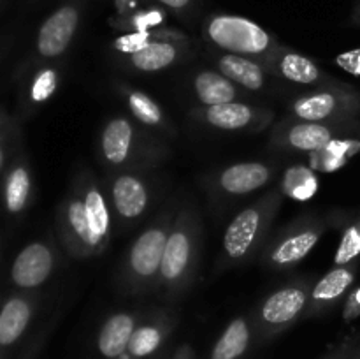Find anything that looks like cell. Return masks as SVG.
Returning a JSON list of instances; mask_svg holds the SVG:
<instances>
[{
    "label": "cell",
    "mask_w": 360,
    "mask_h": 359,
    "mask_svg": "<svg viewBox=\"0 0 360 359\" xmlns=\"http://www.w3.org/2000/svg\"><path fill=\"white\" fill-rule=\"evenodd\" d=\"M357 132V123L340 122V123H322V122H283L273 132V144L281 150L301 151V153H313L330 143L336 137L352 136Z\"/></svg>",
    "instance_id": "cell-7"
},
{
    "label": "cell",
    "mask_w": 360,
    "mask_h": 359,
    "mask_svg": "<svg viewBox=\"0 0 360 359\" xmlns=\"http://www.w3.org/2000/svg\"><path fill=\"white\" fill-rule=\"evenodd\" d=\"M218 69L236 87H241L245 90L259 92L266 87V69H264V65L259 60L250 58V56L225 53V55L218 58Z\"/></svg>",
    "instance_id": "cell-20"
},
{
    "label": "cell",
    "mask_w": 360,
    "mask_h": 359,
    "mask_svg": "<svg viewBox=\"0 0 360 359\" xmlns=\"http://www.w3.org/2000/svg\"><path fill=\"white\" fill-rule=\"evenodd\" d=\"M77 185H79L81 194H83L84 211H86L91 234L97 241L98 250L102 252L108 246L109 238H111V215H109L108 201H105L101 187L97 185V182L88 172L77 182Z\"/></svg>",
    "instance_id": "cell-19"
},
{
    "label": "cell",
    "mask_w": 360,
    "mask_h": 359,
    "mask_svg": "<svg viewBox=\"0 0 360 359\" xmlns=\"http://www.w3.org/2000/svg\"><path fill=\"white\" fill-rule=\"evenodd\" d=\"M165 322H146L136 327L129 341V352L132 358H146L153 354L164 341Z\"/></svg>",
    "instance_id": "cell-28"
},
{
    "label": "cell",
    "mask_w": 360,
    "mask_h": 359,
    "mask_svg": "<svg viewBox=\"0 0 360 359\" xmlns=\"http://www.w3.org/2000/svg\"><path fill=\"white\" fill-rule=\"evenodd\" d=\"M122 92L127 106H129V111L132 113L137 122L146 127H167L164 111L155 99H151L144 92L134 90L129 87H122Z\"/></svg>",
    "instance_id": "cell-27"
},
{
    "label": "cell",
    "mask_w": 360,
    "mask_h": 359,
    "mask_svg": "<svg viewBox=\"0 0 360 359\" xmlns=\"http://www.w3.org/2000/svg\"><path fill=\"white\" fill-rule=\"evenodd\" d=\"M274 169L266 162H238L217 176V187L227 196H246L264 189L273 180Z\"/></svg>",
    "instance_id": "cell-15"
},
{
    "label": "cell",
    "mask_w": 360,
    "mask_h": 359,
    "mask_svg": "<svg viewBox=\"0 0 360 359\" xmlns=\"http://www.w3.org/2000/svg\"><path fill=\"white\" fill-rule=\"evenodd\" d=\"M360 151V137H336L320 150L308 155V165L316 172H336Z\"/></svg>",
    "instance_id": "cell-21"
},
{
    "label": "cell",
    "mask_w": 360,
    "mask_h": 359,
    "mask_svg": "<svg viewBox=\"0 0 360 359\" xmlns=\"http://www.w3.org/2000/svg\"><path fill=\"white\" fill-rule=\"evenodd\" d=\"M136 327V317L132 313L120 312L109 317L97 338L101 354L105 355L108 359L120 358L129 348V341Z\"/></svg>",
    "instance_id": "cell-22"
},
{
    "label": "cell",
    "mask_w": 360,
    "mask_h": 359,
    "mask_svg": "<svg viewBox=\"0 0 360 359\" xmlns=\"http://www.w3.org/2000/svg\"><path fill=\"white\" fill-rule=\"evenodd\" d=\"M167 34V30H137V32H129L125 35H120L118 39H115L111 44V48L115 51L122 53V55H132V53L141 51L143 48H146L150 42H153L155 39L162 37V35Z\"/></svg>",
    "instance_id": "cell-31"
},
{
    "label": "cell",
    "mask_w": 360,
    "mask_h": 359,
    "mask_svg": "<svg viewBox=\"0 0 360 359\" xmlns=\"http://www.w3.org/2000/svg\"><path fill=\"white\" fill-rule=\"evenodd\" d=\"M360 257V215L347 225L340 239L336 253H334V266H343L359 260Z\"/></svg>",
    "instance_id": "cell-30"
},
{
    "label": "cell",
    "mask_w": 360,
    "mask_h": 359,
    "mask_svg": "<svg viewBox=\"0 0 360 359\" xmlns=\"http://www.w3.org/2000/svg\"><path fill=\"white\" fill-rule=\"evenodd\" d=\"M58 88V73L51 67H46L35 76L30 88V97L34 102H44L51 97Z\"/></svg>",
    "instance_id": "cell-32"
},
{
    "label": "cell",
    "mask_w": 360,
    "mask_h": 359,
    "mask_svg": "<svg viewBox=\"0 0 360 359\" xmlns=\"http://www.w3.org/2000/svg\"><path fill=\"white\" fill-rule=\"evenodd\" d=\"M311 282L295 280L271 292L259 308V322L267 329L290 326L308 310Z\"/></svg>",
    "instance_id": "cell-8"
},
{
    "label": "cell",
    "mask_w": 360,
    "mask_h": 359,
    "mask_svg": "<svg viewBox=\"0 0 360 359\" xmlns=\"http://www.w3.org/2000/svg\"><path fill=\"white\" fill-rule=\"evenodd\" d=\"M334 62H336V65L340 67V69H343L345 73L360 77V48L348 49V51L340 53V55L334 58Z\"/></svg>",
    "instance_id": "cell-33"
},
{
    "label": "cell",
    "mask_w": 360,
    "mask_h": 359,
    "mask_svg": "<svg viewBox=\"0 0 360 359\" xmlns=\"http://www.w3.org/2000/svg\"><path fill=\"white\" fill-rule=\"evenodd\" d=\"M55 267L53 250L44 243H32L25 246L13 264L14 284L23 289H34L44 284Z\"/></svg>",
    "instance_id": "cell-17"
},
{
    "label": "cell",
    "mask_w": 360,
    "mask_h": 359,
    "mask_svg": "<svg viewBox=\"0 0 360 359\" xmlns=\"http://www.w3.org/2000/svg\"><path fill=\"white\" fill-rule=\"evenodd\" d=\"M199 116L204 123L214 129L229 132H259L273 122L274 113L234 101L227 104L204 106Z\"/></svg>",
    "instance_id": "cell-10"
},
{
    "label": "cell",
    "mask_w": 360,
    "mask_h": 359,
    "mask_svg": "<svg viewBox=\"0 0 360 359\" xmlns=\"http://www.w3.org/2000/svg\"><path fill=\"white\" fill-rule=\"evenodd\" d=\"M2 162H4V153H2V148H0V168H2Z\"/></svg>",
    "instance_id": "cell-37"
},
{
    "label": "cell",
    "mask_w": 360,
    "mask_h": 359,
    "mask_svg": "<svg viewBox=\"0 0 360 359\" xmlns=\"http://www.w3.org/2000/svg\"><path fill=\"white\" fill-rule=\"evenodd\" d=\"M153 2L162 4L164 7L176 11V13H183V11H186L188 7H192L195 0H153Z\"/></svg>",
    "instance_id": "cell-35"
},
{
    "label": "cell",
    "mask_w": 360,
    "mask_h": 359,
    "mask_svg": "<svg viewBox=\"0 0 360 359\" xmlns=\"http://www.w3.org/2000/svg\"><path fill=\"white\" fill-rule=\"evenodd\" d=\"M359 315H360V287L354 289V291L347 296V301H345V306H343V319L347 320V322L357 319Z\"/></svg>",
    "instance_id": "cell-34"
},
{
    "label": "cell",
    "mask_w": 360,
    "mask_h": 359,
    "mask_svg": "<svg viewBox=\"0 0 360 359\" xmlns=\"http://www.w3.org/2000/svg\"><path fill=\"white\" fill-rule=\"evenodd\" d=\"M193 92L204 106H218L238 101V87L221 73L200 70L193 77Z\"/></svg>",
    "instance_id": "cell-23"
},
{
    "label": "cell",
    "mask_w": 360,
    "mask_h": 359,
    "mask_svg": "<svg viewBox=\"0 0 360 359\" xmlns=\"http://www.w3.org/2000/svg\"><path fill=\"white\" fill-rule=\"evenodd\" d=\"M352 21H354L357 27H360V2L357 4V6H355L354 13H352Z\"/></svg>",
    "instance_id": "cell-36"
},
{
    "label": "cell",
    "mask_w": 360,
    "mask_h": 359,
    "mask_svg": "<svg viewBox=\"0 0 360 359\" xmlns=\"http://www.w3.org/2000/svg\"><path fill=\"white\" fill-rule=\"evenodd\" d=\"M174 217V210H164L130 245L122 271V287L127 294H143L157 289L165 243Z\"/></svg>",
    "instance_id": "cell-3"
},
{
    "label": "cell",
    "mask_w": 360,
    "mask_h": 359,
    "mask_svg": "<svg viewBox=\"0 0 360 359\" xmlns=\"http://www.w3.org/2000/svg\"><path fill=\"white\" fill-rule=\"evenodd\" d=\"M28 194H30V175L27 168L18 165L11 171L6 185V204L9 211L18 213L23 210L28 201Z\"/></svg>",
    "instance_id": "cell-29"
},
{
    "label": "cell",
    "mask_w": 360,
    "mask_h": 359,
    "mask_svg": "<svg viewBox=\"0 0 360 359\" xmlns=\"http://www.w3.org/2000/svg\"><path fill=\"white\" fill-rule=\"evenodd\" d=\"M111 203L123 222H134L150 206V189L141 176L120 172L111 183Z\"/></svg>",
    "instance_id": "cell-14"
},
{
    "label": "cell",
    "mask_w": 360,
    "mask_h": 359,
    "mask_svg": "<svg viewBox=\"0 0 360 359\" xmlns=\"http://www.w3.org/2000/svg\"><path fill=\"white\" fill-rule=\"evenodd\" d=\"M281 201V190H271L232 218L221 239V266H243L262 252Z\"/></svg>",
    "instance_id": "cell-2"
},
{
    "label": "cell",
    "mask_w": 360,
    "mask_h": 359,
    "mask_svg": "<svg viewBox=\"0 0 360 359\" xmlns=\"http://www.w3.org/2000/svg\"><path fill=\"white\" fill-rule=\"evenodd\" d=\"M357 270L359 260L343 264V266H334L333 270L327 271L311 287L309 305L306 313L308 315H319V313H323L333 308L340 299H343L348 294L350 287L354 285L355 277H357Z\"/></svg>",
    "instance_id": "cell-12"
},
{
    "label": "cell",
    "mask_w": 360,
    "mask_h": 359,
    "mask_svg": "<svg viewBox=\"0 0 360 359\" xmlns=\"http://www.w3.org/2000/svg\"><path fill=\"white\" fill-rule=\"evenodd\" d=\"M200 245H202V225L193 208L185 206L176 211L164 259H162L158 285L165 296L174 298L185 292L195 278L199 267Z\"/></svg>",
    "instance_id": "cell-1"
},
{
    "label": "cell",
    "mask_w": 360,
    "mask_h": 359,
    "mask_svg": "<svg viewBox=\"0 0 360 359\" xmlns=\"http://www.w3.org/2000/svg\"><path fill=\"white\" fill-rule=\"evenodd\" d=\"M86 0H72L60 6L39 28L37 51L46 58H55L72 42L81 23V13Z\"/></svg>",
    "instance_id": "cell-9"
},
{
    "label": "cell",
    "mask_w": 360,
    "mask_h": 359,
    "mask_svg": "<svg viewBox=\"0 0 360 359\" xmlns=\"http://www.w3.org/2000/svg\"><path fill=\"white\" fill-rule=\"evenodd\" d=\"M320 182L316 171H313L308 164H295L285 169L280 182V190L283 196L292 197L295 201H309L319 192Z\"/></svg>",
    "instance_id": "cell-24"
},
{
    "label": "cell",
    "mask_w": 360,
    "mask_h": 359,
    "mask_svg": "<svg viewBox=\"0 0 360 359\" xmlns=\"http://www.w3.org/2000/svg\"><path fill=\"white\" fill-rule=\"evenodd\" d=\"M62 227L63 239L69 252L76 257H90L101 253L97 241L91 234L90 224H88L86 211H84L83 194L79 185L76 183V190L67 197L62 208Z\"/></svg>",
    "instance_id": "cell-11"
},
{
    "label": "cell",
    "mask_w": 360,
    "mask_h": 359,
    "mask_svg": "<svg viewBox=\"0 0 360 359\" xmlns=\"http://www.w3.org/2000/svg\"><path fill=\"white\" fill-rule=\"evenodd\" d=\"M264 67L295 84H326V74L309 56L278 46L273 55L264 62Z\"/></svg>",
    "instance_id": "cell-16"
},
{
    "label": "cell",
    "mask_w": 360,
    "mask_h": 359,
    "mask_svg": "<svg viewBox=\"0 0 360 359\" xmlns=\"http://www.w3.org/2000/svg\"><path fill=\"white\" fill-rule=\"evenodd\" d=\"M30 305L21 298H13L0 312V345H11L23 334L30 320Z\"/></svg>",
    "instance_id": "cell-26"
},
{
    "label": "cell",
    "mask_w": 360,
    "mask_h": 359,
    "mask_svg": "<svg viewBox=\"0 0 360 359\" xmlns=\"http://www.w3.org/2000/svg\"><path fill=\"white\" fill-rule=\"evenodd\" d=\"M204 37L218 49L250 56L264 65L278 48L273 35L250 18L236 14H213L204 23Z\"/></svg>",
    "instance_id": "cell-4"
},
{
    "label": "cell",
    "mask_w": 360,
    "mask_h": 359,
    "mask_svg": "<svg viewBox=\"0 0 360 359\" xmlns=\"http://www.w3.org/2000/svg\"><path fill=\"white\" fill-rule=\"evenodd\" d=\"M288 113L301 122H352L360 115V94L348 84L326 83L295 97Z\"/></svg>",
    "instance_id": "cell-5"
},
{
    "label": "cell",
    "mask_w": 360,
    "mask_h": 359,
    "mask_svg": "<svg viewBox=\"0 0 360 359\" xmlns=\"http://www.w3.org/2000/svg\"><path fill=\"white\" fill-rule=\"evenodd\" d=\"M141 151L137 143V130L125 116H115L105 123L101 136V153L105 164L127 165Z\"/></svg>",
    "instance_id": "cell-13"
},
{
    "label": "cell",
    "mask_w": 360,
    "mask_h": 359,
    "mask_svg": "<svg viewBox=\"0 0 360 359\" xmlns=\"http://www.w3.org/2000/svg\"><path fill=\"white\" fill-rule=\"evenodd\" d=\"M181 359H183V358H181Z\"/></svg>",
    "instance_id": "cell-38"
},
{
    "label": "cell",
    "mask_w": 360,
    "mask_h": 359,
    "mask_svg": "<svg viewBox=\"0 0 360 359\" xmlns=\"http://www.w3.org/2000/svg\"><path fill=\"white\" fill-rule=\"evenodd\" d=\"M250 324L245 317H238L232 320L218 341L214 344L211 359H238L245 354V351L250 345Z\"/></svg>",
    "instance_id": "cell-25"
},
{
    "label": "cell",
    "mask_w": 360,
    "mask_h": 359,
    "mask_svg": "<svg viewBox=\"0 0 360 359\" xmlns=\"http://www.w3.org/2000/svg\"><path fill=\"white\" fill-rule=\"evenodd\" d=\"M326 232V222L319 217H301L269 238L260 252V263L274 271L288 270L311 253Z\"/></svg>",
    "instance_id": "cell-6"
},
{
    "label": "cell",
    "mask_w": 360,
    "mask_h": 359,
    "mask_svg": "<svg viewBox=\"0 0 360 359\" xmlns=\"http://www.w3.org/2000/svg\"><path fill=\"white\" fill-rule=\"evenodd\" d=\"M183 44H185L183 35L167 30V34L155 39L146 48L129 55V62L141 73H158L178 62L183 53Z\"/></svg>",
    "instance_id": "cell-18"
}]
</instances>
